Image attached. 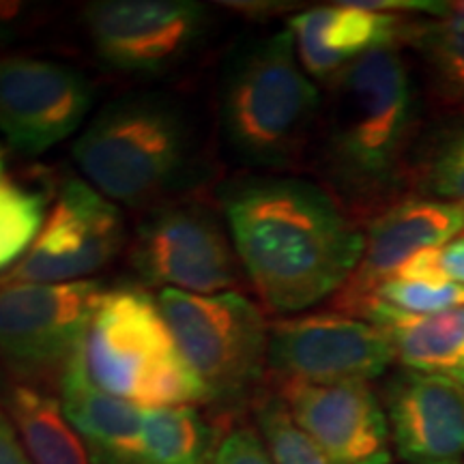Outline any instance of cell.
Masks as SVG:
<instances>
[{
  "label": "cell",
  "instance_id": "1",
  "mask_svg": "<svg viewBox=\"0 0 464 464\" xmlns=\"http://www.w3.org/2000/svg\"><path fill=\"white\" fill-rule=\"evenodd\" d=\"M241 269L274 314L335 297L363 254L357 219L323 185L290 174H246L219 188Z\"/></svg>",
  "mask_w": 464,
  "mask_h": 464
},
{
  "label": "cell",
  "instance_id": "2",
  "mask_svg": "<svg viewBox=\"0 0 464 464\" xmlns=\"http://www.w3.org/2000/svg\"><path fill=\"white\" fill-rule=\"evenodd\" d=\"M318 161L324 188L353 218L376 216L411 185L420 110L398 48L368 52L329 80Z\"/></svg>",
  "mask_w": 464,
  "mask_h": 464
},
{
  "label": "cell",
  "instance_id": "3",
  "mask_svg": "<svg viewBox=\"0 0 464 464\" xmlns=\"http://www.w3.org/2000/svg\"><path fill=\"white\" fill-rule=\"evenodd\" d=\"M321 110L323 97L301 67L290 28L241 44L226 61L219 127L246 166L274 174L299 166Z\"/></svg>",
  "mask_w": 464,
  "mask_h": 464
},
{
  "label": "cell",
  "instance_id": "4",
  "mask_svg": "<svg viewBox=\"0 0 464 464\" xmlns=\"http://www.w3.org/2000/svg\"><path fill=\"white\" fill-rule=\"evenodd\" d=\"M89 185L125 207H153L183 189L196 161V136L181 103L158 92L103 106L73 144Z\"/></svg>",
  "mask_w": 464,
  "mask_h": 464
},
{
  "label": "cell",
  "instance_id": "5",
  "mask_svg": "<svg viewBox=\"0 0 464 464\" xmlns=\"http://www.w3.org/2000/svg\"><path fill=\"white\" fill-rule=\"evenodd\" d=\"M80 359L97 387L142 411L208 402L158 299L133 284L103 290Z\"/></svg>",
  "mask_w": 464,
  "mask_h": 464
},
{
  "label": "cell",
  "instance_id": "6",
  "mask_svg": "<svg viewBox=\"0 0 464 464\" xmlns=\"http://www.w3.org/2000/svg\"><path fill=\"white\" fill-rule=\"evenodd\" d=\"M179 351L208 393V402H237L266 370L269 323L239 293L191 295L164 288L158 295Z\"/></svg>",
  "mask_w": 464,
  "mask_h": 464
},
{
  "label": "cell",
  "instance_id": "7",
  "mask_svg": "<svg viewBox=\"0 0 464 464\" xmlns=\"http://www.w3.org/2000/svg\"><path fill=\"white\" fill-rule=\"evenodd\" d=\"M103 290L92 280L0 286V363L15 382H61Z\"/></svg>",
  "mask_w": 464,
  "mask_h": 464
},
{
  "label": "cell",
  "instance_id": "8",
  "mask_svg": "<svg viewBox=\"0 0 464 464\" xmlns=\"http://www.w3.org/2000/svg\"><path fill=\"white\" fill-rule=\"evenodd\" d=\"M131 265L149 284L191 295L237 293L246 276L224 218L198 202L153 208L138 226Z\"/></svg>",
  "mask_w": 464,
  "mask_h": 464
},
{
  "label": "cell",
  "instance_id": "9",
  "mask_svg": "<svg viewBox=\"0 0 464 464\" xmlns=\"http://www.w3.org/2000/svg\"><path fill=\"white\" fill-rule=\"evenodd\" d=\"M396 362L392 340L372 323L344 312L277 318L269 323L266 370L284 382H368Z\"/></svg>",
  "mask_w": 464,
  "mask_h": 464
},
{
  "label": "cell",
  "instance_id": "10",
  "mask_svg": "<svg viewBox=\"0 0 464 464\" xmlns=\"http://www.w3.org/2000/svg\"><path fill=\"white\" fill-rule=\"evenodd\" d=\"M92 48L119 72L161 73L198 50L208 9L191 0H97L84 7Z\"/></svg>",
  "mask_w": 464,
  "mask_h": 464
},
{
  "label": "cell",
  "instance_id": "11",
  "mask_svg": "<svg viewBox=\"0 0 464 464\" xmlns=\"http://www.w3.org/2000/svg\"><path fill=\"white\" fill-rule=\"evenodd\" d=\"M125 224L119 207L92 185L72 179L37 241L3 284H72L106 266L121 252Z\"/></svg>",
  "mask_w": 464,
  "mask_h": 464
},
{
  "label": "cell",
  "instance_id": "12",
  "mask_svg": "<svg viewBox=\"0 0 464 464\" xmlns=\"http://www.w3.org/2000/svg\"><path fill=\"white\" fill-rule=\"evenodd\" d=\"M92 108V86L65 63L0 56V133L22 155L67 140Z\"/></svg>",
  "mask_w": 464,
  "mask_h": 464
},
{
  "label": "cell",
  "instance_id": "13",
  "mask_svg": "<svg viewBox=\"0 0 464 464\" xmlns=\"http://www.w3.org/2000/svg\"><path fill=\"white\" fill-rule=\"evenodd\" d=\"M276 392L329 464H390L385 409L368 382H284Z\"/></svg>",
  "mask_w": 464,
  "mask_h": 464
},
{
  "label": "cell",
  "instance_id": "14",
  "mask_svg": "<svg viewBox=\"0 0 464 464\" xmlns=\"http://www.w3.org/2000/svg\"><path fill=\"white\" fill-rule=\"evenodd\" d=\"M462 230L464 211L454 202L409 196L382 208L370 218L362 260L335 295V310L359 318L382 282L396 276L420 252L443 246L462 235Z\"/></svg>",
  "mask_w": 464,
  "mask_h": 464
},
{
  "label": "cell",
  "instance_id": "15",
  "mask_svg": "<svg viewBox=\"0 0 464 464\" xmlns=\"http://www.w3.org/2000/svg\"><path fill=\"white\" fill-rule=\"evenodd\" d=\"M392 443L409 464H464V387L402 368L382 396Z\"/></svg>",
  "mask_w": 464,
  "mask_h": 464
},
{
  "label": "cell",
  "instance_id": "16",
  "mask_svg": "<svg viewBox=\"0 0 464 464\" xmlns=\"http://www.w3.org/2000/svg\"><path fill=\"white\" fill-rule=\"evenodd\" d=\"M411 26L413 20L404 15L363 9L357 3L301 11L288 24L301 67L323 82L368 52L406 44Z\"/></svg>",
  "mask_w": 464,
  "mask_h": 464
},
{
  "label": "cell",
  "instance_id": "17",
  "mask_svg": "<svg viewBox=\"0 0 464 464\" xmlns=\"http://www.w3.org/2000/svg\"><path fill=\"white\" fill-rule=\"evenodd\" d=\"M58 390L63 411L89 448L92 464H140L144 411L97 387L86 374L80 353Z\"/></svg>",
  "mask_w": 464,
  "mask_h": 464
},
{
  "label": "cell",
  "instance_id": "18",
  "mask_svg": "<svg viewBox=\"0 0 464 464\" xmlns=\"http://www.w3.org/2000/svg\"><path fill=\"white\" fill-rule=\"evenodd\" d=\"M362 318L376 324L396 351L402 368L445 376L464 387V305L430 316L404 314L370 301Z\"/></svg>",
  "mask_w": 464,
  "mask_h": 464
},
{
  "label": "cell",
  "instance_id": "19",
  "mask_svg": "<svg viewBox=\"0 0 464 464\" xmlns=\"http://www.w3.org/2000/svg\"><path fill=\"white\" fill-rule=\"evenodd\" d=\"M3 409L14 421L33 464H92L89 448L54 393L44 387L11 382L3 392Z\"/></svg>",
  "mask_w": 464,
  "mask_h": 464
},
{
  "label": "cell",
  "instance_id": "20",
  "mask_svg": "<svg viewBox=\"0 0 464 464\" xmlns=\"http://www.w3.org/2000/svg\"><path fill=\"white\" fill-rule=\"evenodd\" d=\"M406 44L420 56L437 102L464 116V0L450 3L439 17L413 20Z\"/></svg>",
  "mask_w": 464,
  "mask_h": 464
},
{
  "label": "cell",
  "instance_id": "21",
  "mask_svg": "<svg viewBox=\"0 0 464 464\" xmlns=\"http://www.w3.org/2000/svg\"><path fill=\"white\" fill-rule=\"evenodd\" d=\"M216 434L196 406L144 411L140 464H208Z\"/></svg>",
  "mask_w": 464,
  "mask_h": 464
},
{
  "label": "cell",
  "instance_id": "22",
  "mask_svg": "<svg viewBox=\"0 0 464 464\" xmlns=\"http://www.w3.org/2000/svg\"><path fill=\"white\" fill-rule=\"evenodd\" d=\"M411 185L426 198L464 205V116L440 123L417 142Z\"/></svg>",
  "mask_w": 464,
  "mask_h": 464
},
{
  "label": "cell",
  "instance_id": "23",
  "mask_svg": "<svg viewBox=\"0 0 464 464\" xmlns=\"http://www.w3.org/2000/svg\"><path fill=\"white\" fill-rule=\"evenodd\" d=\"M44 191L0 177V271L20 263L45 224Z\"/></svg>",
  "mask_w": 464,
  "mask_h": 464
},
{
  "label": "cell",
  "instance_id": "24",
  "mask_svg": "<svg viewBox=\"0 0 464 464\" xmlns=\"http://www.w3.org/2000/svg\"><path fill=\"white\" fill-rule=\"evenodd\" d=\"M256 428L276 464H329L314 440L297 426L277 392L263 393L254 404Z\"/></svg>",
  "mask_w": 464,
  "mask_h": 464
},
{
  "label": "cell",
  "instance_id": "25",
  "mask_svg": "<svg viewBox=\"0 0 464 464\" xmlns=\"http://www.w3.org/2000/svg\"><path fill=\"white\" fill-rule=\"evenodd\" d=\"M404 312V314L430 316L464 305V288L454 284L406 280L393 276L374 290L372 299ZM368 301V304H370ZM365 304V305H368Z\"/></svg>",
  "mask_w": 464,
  "mask_h": 464
},
{
  "label": "cell",
  "instance_id": "26",
  "mask_svg": "<svg viewBox=\"0 0 464 464\" xmlns=\"http://www.w3.org/2000/svg\"><path fill=\"white\" fill-rule=\"evenodd\" d=\"M396 276L406 280L454 284L464 288V235H458L439 247L420 252Z\"/></svg>",
  "mask_w": 464,
  "mask_h": 464
},
{
  "label": "cell",
  "instance_id": "27",
  "mask_svg": "<svg viewBox=\"0 0 464 464\" xmlns=\"http://www.w3.org/2000/svg\"><path fill=\"white\" fill-rule=\"evenodd\" d=\"M208 464H276L256 426L235 423L216 440Z\"/></svg>",
  "mask_w": 464,
  "mask_h": 464
},
{
  "label": "cell",
  "instance_id": "28",
  "mask_svg": "<svg viewBox=\"0 0 464 464\" xmlns=\"http://www.w3.org/2000/svg\"><path fill=\"white\" fill-rule=\"evenodd\" d=\"M0 464H33L3 406H0Z\"/></svg>",
  "mask_w": 464,
  "mask_h": 464
},
{
  "label": "cell",
  "instance_id": "29",
  "mask_svg": "<svg viewBox=\"0 0 464 464\" xmlns=\"http://www.w3.org/2000/svg\"><path fill=\"white\" fill-rule=\"evenodd\" d=\"M0 177H5V149L0 147Z\"/></svg>",
  "mask_w": 464,
  "mask_h": 464
},
{
  "label": "cell",
  "instance_id": "30",
  "mask_svg": "<svg viewBox=\"0 0 464 464\" xmlns=\"http://www.w3.org/2000/svg\"><path fill=\"white\" fill-rule=\"evenodd\" d=\"M458 207H460V208H462V211H464V205H458Z\"/></svg>",
  "mask_w": 464,
  "mask_h": 464
}]
</instances>
